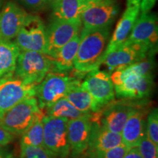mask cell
Segmentation results:
<instances>
[{"mask_svg":"<svg viewBox=\"0 0 158 158\" xmlns=\"http://www.w3.org/2000/svg\"><path fill=\"white\" fill-rule=\"evenodd\" d=\"M11 158H17V157H12Z\"/></svg>","mask_w":158,"mask_h":158,"instance_id":"38","label":"cell"},{"mask_svg":"<svg viewBox=\"0 0 158 158\" xmlns=\"http://www.w3.org/2000/svg\"><path fill=\"white\" fill-rule=\"evenodd\" d=\"M37 86L20 78L14 73L0 78V115L25 99L35 97Z\"/></svg>","mask_w":158,"mask_h":158,"instance_id":"7","label":"cell"},{"mask_svg":"<svg viewBox=\"0 0 158 158\" xmlns=\"http://www.w3.org/2000/svg\"><path fill=\"white\" fill-rule=\"evenodd\" d=\"M99 1L100 0H49L48 4L54 19L78 21L88 7Z\"/></svg>","mask_w":158,"mask_h":158,"instance_id":"18","label":"cell"},{"mask_svg":"<svg viewBox=\"0 0 158 158\" xmlns=\"http://www.w3.org/2000/svg\"><path fill=\"white\" fill-rule=\"evenodd\" d=\"M137 148L143 158H158V147L146 135L140 141Z\"/></svg>","mask_w":158,"mask_h":158,"instance_id":"28","label":"cell"},{"mask_svg":"<svg viewBox=\"0 0 158 158\" xmlns=\"http://www.w3.org/2000/svg\"><path fill=\"white\" fill-rule=\"evenodd\" d=\"M158 26L157 17L151 13L138 15L131 32L124 43H141L157 49Z\"/></svg>","mask_w":158,"mask_h":158,"instance_id":"14","label":"cell"},{"mask_svg":"<svg viewBox=\"0 0 158 158\" xmlns=\"http://www.w3.org/2000/svg\"><path fill=\"white\" fill-rule=\"evenodd\" d=\"M53 68L49 55L38 51H21L14 74L25 81L38 84Z\"/></svg>","mask_w":158,"mask_h":158,"instance_id":"6","label":"cell"},{"mask_svg":"<svg viewBox=\"0 0 158 158\" xmlns=\"http://www.w3.org/2000/svg\"><path fill=\"white\" fill-rule=\"evenodd\" d=\"M109 36L110 27L99 29L83 27L73 68L78 76H85L91 71L99 69Z\"/></svg>","mask_w":158,"mask_h":158,"instance_id":"2","label":"cell"},{"mask_svg":"<svg viewBox=\"0 0 158 158\" xmlns=\"http://www.w3.org/2000/svg\"><path fill=\"white\" fill-rule=\"evenodd\" d=\"M155 53L152 51L141 60L110 73L116 95L134 100L149 95L154 86Z\"/></svg>","mask_w":158,"mask_h":158,"instance_id":"1","label":"cell"},{"mask_svg":"<svg viewBox=\"0 0 158 158\" xmlns=\"http://www.w3.org/2000/svg\"><path fill=\"white\" fill-rule=\"evenodd\" d=\"M20 51L13 41L0 39V78L14 73Z\"/></svg>","mask_w":158,"mask_h":158,"instance_id":"23","label":"cell"},{"mask_svg":"<svg viewBox=\"0 0 158 158\" xmlns=\"http://www.w3.org/2000/svg\"><path fill=\"white\" fill-rule=\"evenodd\" d=\"M45 114L41 109L31 125L21 135V146L43 147V118Z\"/></svg>","mask_w":158,"mask_h":158,"instance_id":"24","label":"cell"},{"mask_svg":"<svg viewBox=\"0 0 158 158\" xmlns=\"http://www.w3.org/2000/svg\"><path fill=\"white\" fill-rule=\"evenodd\" d=\"M124 158H143L138 151L137 147L129 148Z\"/></svg>","mask_w":158,"mask_h":158,"instance_id":"33","label":"cell"},{"mask_svg":"<svg viewBox=\"0 0 158 158\" xmlns=\"http://www.w3.org/2000/svg\"><path fill=\"white\" fill-rule=\"evenodd\" d=\"M13 42L21 51L46 54L47 29L40 17L29 14Z\"/></svg>","mask_w":158,"mask_h":158,"instance_id":"8","label":"cell"},{"mask_svg":"<svg viewBox=\"0 0 158 158\" xmlns=\"http://www.w3.org/2000/svg\"><path fill=\"white\" fill-rule=\"evenodd\" d=\"M28 15L29 13L16 3L6 2L0 15V39L13 41Z\"/></svg>","mask_w":158,"mask_h":158,"instance_id":"13","label":"cell"},{"mask_svg":"<svg viewBox=\"0 0 158 158\" xmlns=\"http://www.w3.org/2000/svg\"><path fill=\"white\" fill-rule=\"evenodd\" d=\"M147 110L143 107L133 106L121 133L122 142L126 147H137L146 135Z\"/></svg>","mask_w":158,"mask_h":158,"instance_id":"16","label":"cell"},{"mask_svg":"<svg viewBox=\"0 0 158 158\" xmlns=\"http://www.w3.org/2000/svg\"><path fill=\"white\" fill-rule=\"evenodd\" d=\"M81 83L78 76H70L67 72L55 70L49 71L36 88L35 97L39 107L41 109L48 107L59 99L64 98L71 89Z\"/></svg>","mask_w":158,"mask_h":158,"instance_id":"3","label":"cell"},{"mask_svg":"<svg viewBox=\"0 0 158 158\" xmlns=\"http://www.w3.org/2000/svg\"><path fill=\"white\" fill-rule=\"evenodd\" d=\"M14 135L0 125V147H6L14 139Z\"/></svg>","mask_w":158,"mask_h":158,"instance_id":"31","label":"cell"},{"mask_svg":"<svg viewBox=\"0 0 158 158\" xmlns=\"http://www.w3.org/2000/svg\"><path fill=\"white\" fill-rule=\"evenodd\" d=\"M85 76L81 84L90 94L100 109L114 100L116 94L110 73L97 69Z\"/></svg>","mask_w":158,"mask_h":158,"instance_id":"10","label":"cell"},{"mask_svg":"<svg viewBox=\"0 0 158 158\" xmlns=\"http://www.w3.org/2000/svg\"><path fill=\"white\" fill-rule=\"evenodd\" d=\"M64 98L82 113L91 114L101 110L90 94L81 84L71 89Z\"/></svg>","mask_w":158,"mask_h":158,"instance_id":"22","label":"cell"},{"mask_svg":"<svg viewBox=\"0 0 158 158\" xmlns=\"http://www.w3.org/2000/svg\"><path fill=\"white\" fill-rule=\"evenodd\" d=\"M139 13L140 6L127 7V9L124 12L121 19L116 24L114 34L111 38L110 39L109 43H108L103 56H102V62L109 53L115 50L125 42L131 32L132 29L139 15Z\"/></svg>","mask_w":158,"mask_h":158,"instance_id":"17","label":"cell"},{"mask_svg":"<svg viewBox=\"0 0 158 158\" xmlns=\"http://www.w3.org/2000/svg\"><path fill=\"white\" fill-rule=\"evenodd\" d=\"M157 0H141L140 1V12L141 13H150L155 6Z\"/></svg>","mask_w":158,"mask_h":158,"instance_id":"32","label":"cell"},{"mask_svg":"<svg viewBox=\"0 0 158 158\" xmlns=\"http://www.w3.org/2000/svg\"><path fill=\"white\" fill-rule=\"evenodd\" d=\"M79 43L80 35H78L56 51L52 56H50L54 67L53 70L68 72L73 69Z\"/></svg>","mask_w":158,"mask_h":158,"instance_id":"21","label":"cell"},{"mask_svg":"<svg viewBox=\"0 0 158 158\" xmlns=\"http://www.w3.org/2000/svg\"><path fill=\"white\" fill-rule=\"evenodd\" d=\"M21 158H51L43 147L21 146Z\"/></svg>","mask_w":158,"mask_h":158,"instance_id":"29","label":"cell"},{"mask_svg":"<svg viewBox=\"0 0 158 158\" xmlns=\"http://www.w3.org/2000/svg\"><path fill=\"white\" fill-rule=\"evenodd\" d=\"M81 21L54 19L47 29L46 54L52 56L56 51L79 35Z\"/></svg>","mask_w":158,"mask_h":158,"instance_id":"11","label":"cell"},{"mask_svg":"<svg viewBox=\"0 0 158 158\" xmlns=\"http://www.w3.org/2000/svg\"><path fill=\"white\" fill-rule=\"evenodd\" d=\"M133 106L124 103L110 105L102 112L99 110V122L110 131L121 134Z\"/></svg>","mask_w":158,"mask_h":158,"instance_id":"20","label":"cell"},{"mask_svg":"<svg viewBox=\"0 0 158 158\" xmlns=\"http://www.w3.org/2000/svg\"><path fill=\"white\" fill-rule=\"evenodd\" d=\"M146 135L158 147V109L150 111L146 122Z\"/></svg>","mask_w":158,"mask_h":158,"instance_id":"26","label":"cell"},{"mask_svg":"<svg viewBox=\"0 0 158 158\" xmlns=\"http://www.w3.org/2000/svg\"><path fill=\"white\" fill-rule=\"evenodd\" d=\"M124 144L121 134L110 131L100 123L92 122L86 154L102 152Z\"/></svg>","mask_w":158,"mask_h":158,"instance_id":"19","label":"cell"},{"mask_svg":"<svg viewBox=\"0 0 158 158\" xmlns=\"http://www.w3.org/2000/svg\"><path fill=\"white\" fill-rule=\"evenodd\" d=\"M45 109H46L45 115L59 118H65L68 121L84 116H90L92 114H84L79 111L65 98L59 99Z\"/></svg>","mask_w":158,"mask_h":158,"instance_id":"25","label":"cell"},{"mask_svg":"<svg viewBox=\"0 0 158 158\" xmlns=\"http://www.w3.org/2000/svg\"><path fill=\"white\" fill-rule=\"evenodd\" d=\"M27 7L34 10L44 8L45 5L48 4L49 0H21Z\"/></svg>","mask_w":158,"mask_h":158,"instance_id":"30","label":"cell"},{"mask_svg":"<svg viewBox=\"0 0 158 158\" xmlns=\"http://www.w3.org/2000/svg\"><path fill=\"white\" fill-rule=\"evenodd\" d=\"M140 1L141 0H127V7H130V6H140Z\"/></svg>","mask_w":158,"mask_h":158,"instance_id":"35","label":"cell"},{"mask_svg":"<svg viewBox=\"0 0 158 158\" xmlns=\"http://www.w3.org/2000/svg\"><path fill=\"white\" fill-rule=\"evenodd\" d=\"M92 116H84L68 122V136L72 157H78L86 152L92 130Z\"/></svg>","mask_w":158,"mask_h":158,"instance_id":"15","label":"cell"},{"mask_svg":"<svg viewBox=\"0 0 158 158\" xmlns=\"http://www.w3.org/2000/svg\"><path fill=\"white\" fill-rule=\"evenodd\" d=\"M13 154L5 147H0V158H11Z\"/></svg>","mask_w":158,"mask_h":158,"instance_id":"34","label":"cell"},{"mask_svg":"<svg viewBox=\"0 0 158 158\" xmlns=\"http://www.w3.org/2000/svg\"><path fill=\"white\" fill-rule=\"evenodd\" d=\"M129 148L124 144L102 152L86 154V158H124Z\"/></svg>","mask_w":158,"mask_h":158,"instance_id":"27","label":"cell"},{"mask_svg":"<svg viewBox=\"0 0 158 158\" xmlns=\"http://www.w3.org/2000/svg\"><path fill=\"white\" fill-rule=\"evenodd\" d=\"M79 157V156H78V157H73V158H79V157Z\"/></svg>","mask_w":158,"mask_h":158,"instance_id":"37","label":"cell"},{"mask_svg":"<svg viewBox=\"0 0 158 158\" xmlns=\"http://www.w3.org/2000/svg\"><path fill=\"white\" fill-rule=\"evenodd\" d=\"M3 6V1L2 0H0V15H1V11H2V8Z\"/></svg>","mask_w":158,"mask_h":158,"instance_id":"36","label":"cell"},{"mask_svg":"<svg viewBox=\"0 0 158 158\" xmlns=\"http://www.w3.org/2000/svg\"><path fill=\"white\" fill-rule=\"evenodd\" d=\"M119 7L116 0H100L85 10L81 20L84 28L108 27L117 16Z\"/></svg>","mask_w":158,"mask_h":158,"instance_id":"12","label":"cell"},{"mask_svg":"<svg viewBox=\"0 0 158 158\" xmlns=\"http://www.w3.org/2000/svg\"><path fill=\"white\" fill-rule=\"evenodd\" d=\"M65 118L45 115L43 118V148L51 158H67L70 154Z\"/></svg>","mask_w":158,"mask_h":158,"instance_id":"4","label":"cell"},{"mask_svg":"<svg viewBox=\"0 0 158 158\" xmlns=\"http://www.w3.org/2000/svg\"><path fill=\"white\" fill-rule=\"evenodd\" d=\"M157 49L141 43H126L109 53L103 59L102 64L107 68L108 73L141 60L152 51Z\"/></svg>","mask_w":158,"mask_h":158,"instance_id":"9","label":"cell"},{"mask_svg":"<svg viewBox=\"0 0 158 158\" xmlns=\"http://www.w3.org/2000/svg\"><path fill=\"white\" fill-rule=\"evenodd\" d=\"M36 97L15 105L0 115V125L14 135H21L40 111Z\"/></svg>","mask_w":158,"mask_h":158,"instance_id":"5","label":"cell"}]
</instances>
